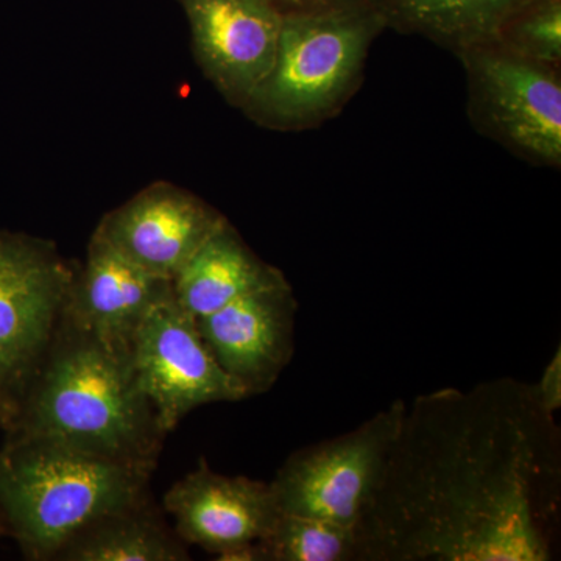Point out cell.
Returning a JSON list of instances; mask_svg holds the SVG:
<instances>
[{
    "instance_id": "2",
    "label": "cell",
    "mask_w": 561,
    "mask_h": 561,
    "mask_svg": "<svg viewBox=\"0 0 561 561\" xmlns=\"http://www.w3.org/2000/svg\"><path fill=\"white\" fill-rule=\"evenodd\" d=\"M14 432L153 470L164 437L130 359L62 319Z\"/></svg>"
},
{
    "instance_id": "11",
    "label": "cell",
    "mask_w": 561,
    "mask_h": 561,
    "mask_svg": "<svg viewBox=\"0 0 561 561\" xmlns=\"http://www.w3.org/2000/svg\"><path fill=\"white\" fill-rule=\"evenodd\" d=\"M297 309L286 279L250 291L197 320L206 345L247 398L271 390L289 365Z\"/></svg>"
},
{
    "instance_id": "6",
    "label": "cell",
    "mask_w": 561,
    "mask_h": 561,
    "mask_svg": "<svg viewBox=\"0 0 561 561\" xmlns=\"http://www.w3.org/2000/svg\"><path fill=\"white\" fill-rule=\"evenodd\" d=\"M479 131L540 168L561 165V72L496 41L457 54Z\"/></svg>"
},
{
    "instance_id": "3",
    "label": "cell",
    "mask_w": 561,
    "mask_h": 561,
    "mask_svg": "<svg viewBox=\"0 0 561 561\" xmlns=\"http://www.w3.org/2000/svg\"><path fill=\"white\" fill-rule=\"evenodd\" d=\"M149 467L14 432L0 454V513L32 560H55L95 523L146 504Z\"/></svg>"
},
{
    "instance_id": "7",
    "label": "cell",
    "mask_w": 561,
    "mask_h": 561,
    "mask_svg": "<svg viewBox=\"0 0 561 561\" xmlns=\"http://www.w3.org/2000/svg\"><path fill=\"white\" fill-rule=\"evenodd\" d=\"M405 409L393 401L356 430L291 454L271 482L279 512L357 527L381 485Z\"/></svg>"
},
{
    "instance_id": "17",
    "label": "cell",
    "mask_w": 561,
    "mask_h": 561,
    "mask_svg": "<svg viewBox=\"0 0 561 561\" xmlns=\"http://www.w3.org/2000/svg\"><path fill=\"white\" fill-rule=\"evenodd\" d=\"M260 545L262 561H359L357 527L280 513Z\"/></svg>"
},
{
    "instance_id": "16",
    "label": "cell",
    "mask_w": 561,
    "mask_h": 561,
    "mask_svg": "<svg viewBox=\"0 0 561 561\" xmlns=\"http://www.w3.org/2000/svg\"><path fill=\"white\" fill-rule=\"evenodd\" d=\"M190 553L146 504L111 515L77 535L55 560L186 561Z\"/></svg>"
},
{
    "instance_id": "12",
    "label": "cell",
    "mask_w": 561,
    "mask_h": 561,
    "mask_svg": "<svg viewBox=\"0 0 561 561\" xmlns=\"http://www.w3.org/2000/svg\"><path fill=\"white\" fill-rule=\"evenodd\" d=\"M181 541L214 556L257 542L279 518L271 482L210 470L205 459L164 494Z\"/></svg>"
},
{
    "instance_id": "19",
    "label": "cell",
    "mask_w": 561,
    "mask_h": 561,
    "mask_svg": "<svg viewBox=\"0 0 561 561\" xmlns=\"http://www.w3.org/2000/svg\"><path fill=\"white\" fill-rule=\"evenodd\" d=\"M537 400L546 412L556 415L561 408V351L560 346L553 354L551 362L546 365L540 381L531 383Z\"/></svg>"
},
{
    "instance_id": "20",
    "label": "cell",
    "mask_w": 561,
    "mask_h": 561,
    "mask_svg": "<svg viewBox=\"0 0 561 561\" xmlns=\"http://www.w3.org/2000/svg\"><path fill=\"white\" fill-rule=\"evenodd\" d=\"M280 14L321 13V11L375 5V0H268Z\"/></svg>"
},
{
    "instance_id": "9",
    "label": "cell",
    "mask_w": 561,
    "mask_h": 561,
    "mask_svg": "<svg viewBox=\"0 0 561 561\" xmlns=\"http://www.w3.org/2000/svg\"><path fill=\"white\" fill-rule=\"evenodd\" d=\"M206 79L242 108L275 62L283 14L268 0H179Z\"/></svg>"
},
{
    "instance_id": "5",
    "label": "cell",
    "mask_w": 561,
    "mask_h": 561,
    "mask_svg": "<svg viewBox=\"0 0 561 561\" xmlns=\"http://www.w3.org/2000/svg\"><path fill=\"white\" fill-rule=\"evenodd\" d=\"M76 271L54 243L0 231V421L14 423L60 324Z\"/></svg>"
},
{
    "instance_id": "1",
    "label": "cell",
    "mask_w": 561,
    "mask_h": 561,
    "mask_svg": "<svg viewBox=\"0 0 561 561\" xmlns=\"http://www.w3.org/2000/svg\"><path fill=\"white\" fill-rule=\"evenodd\" d=\"M560 431L531 383L420 394L357 524L359 561L556 557Z\"/></svg>"
},
{
    "instance_id": "8",
    "label": "cell",
    "mask_w": 561,
    "mask_h": 561,
    "mask_svg": "<svg viewBox=\"0 0 561 561\" xmlns=\"http://www.w3.org/2000/svg\"><path fill=\"white\" fill-rule=\"evenodd\" d=\"M130 365L164 435L201 405L247 398L206 345L197 319L176 301L173 287L140 321Z\"/></svg>"
},
{
    "instance_id": "14",
    "label": "cell",
    "mask_w": 561,
    "mask_h": 561,
    "mask_svg": "<svg viewBox=\"0 0 561 561\" xmlns=\"http://www.w3.org/2000/svg\"><path fill=\"white\" fill-rule=\"evenodd\" d=\"M283 280L284 273L260 260L225 219L181 268L172 287L181 308L198 320L250 291Z\"/></svg>"
},
{
    "instance_id": "13",
    "label": "cell",
    "mask_w": 561,
    "mask_h": 561,
    "mask_svg": "<svg viewBox=\"0 0 561 561\" xmlns=\"http://www.w3.org/2000/svg\"><path fill=\"white\" fill-rule=\"evenodd\" d=\"M172 289L133 264L98 234H92L87 261L73 275L62 319L113 353L130 359L140 321L154 301Z\"/></svg>"
},
{
    "instance_id": "18",
    "label": "cell",
    "mask_w": 561,
    "mask_h": 561,
    "mask_svg": "<svg viewBox=\"0 0 561 561\" xmlns=\"http://www.w3.org/2000/svg\"><path fill=\"white\" fill-rule=\"evenodd\" d=\"M502 47L542 65L561 66V0H530L502 25Z\"/></svg>"
},
{
    "instance_id": "10",
    "label": "cell",
    "mask_w": 561,
    "mask_h": 561,
    "mask_svg": "<svg viewBox=\"0 0 561 561\" xmlns=\"http://www.w3.org/2000/svg\"><path fill=\"white\" fill-rule=\"evenodd\" d=\"M227 217L175 184H150L99 224L95 234L133 264L173 280Z\"/></svg>"
},
{
    "instance_id": "4",
    "label": "cell",
    "mask_w": 561,
    "mask_h": 561,
    "mask_svg": "<svg viewBox=\"0 0 561 561\" xmlns=\"http://www.w3.org/2000/svg\"><path fill=\"white\" fill-rule=\"evenodd\" d=\"M386 28L375 5L284 14L271 73L241 110L272 130L323 124L359 90L373 43Z\"/></svg>"
},
{
    "instance_id": "15",
    "label": "cell",
    "mask_w": 561,
    "mask_h": 561,
    "mask_svg": "<svg viewBox=\"0 0 561 561\" xmlns=\"http://www.w3.org/2000/svg\"><path fill=\"white\" fill-rule=\"evenodd\" d=\"M530 0H375L394 28L420 35L453 54L497 38L502 25Z\"/></svg>"
}]
</instances>
